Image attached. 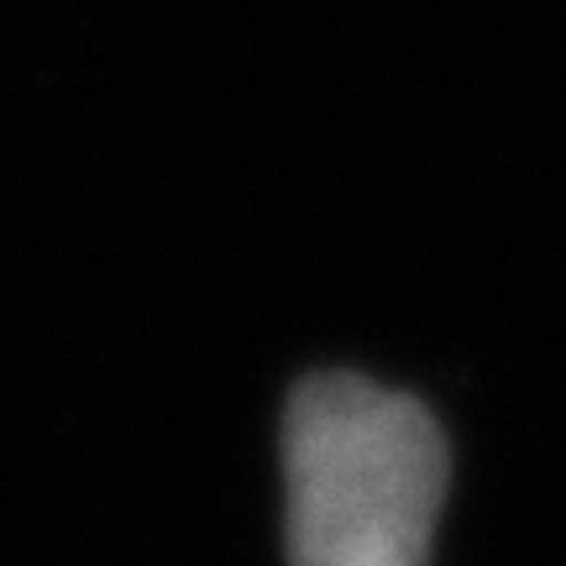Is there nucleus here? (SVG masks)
Masks as SVG:
<instances>
[{"mask_svg":"<svg viewBox=\"0 0 566 566\" xmlns=\"http://www.w3.org/2000/svg\"><path fill=\"white\" fill-rule=\"evenodd\" d=\"M436 415L357 373H315L283 415L289 566H430L446 504Z\"/></svg>","mask_w":566,"mask_h":566,"instance_id":"f257e3e1","label":"nucleus"}]
</instances>
